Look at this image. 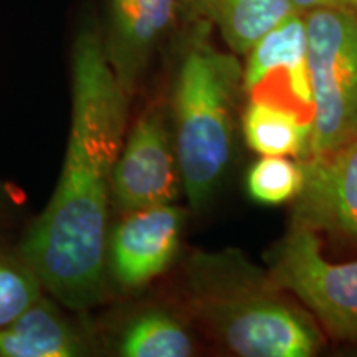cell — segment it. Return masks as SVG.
I'll use <instances>...</instances> for the list:
<instances>
[{
	"label": "cell",
	"instance_id": "6da1fadb",
	"mask_svg": "<svg viewBox=\"0 0 357 357\" xmlns=\"http://www.w3.org/2000/svg\"><path fill=\"white\" fill-rule=\"evenodd\" d=\"M129 100L106 58L101 29L83 26L71 47L63 169L20 247L43 289L73 311H86L106 296L111 185L126 137Z\"/></svg>",
	"mask_w": 357,
	"mask_h": 357
},
{
	"label": "cell",
	"instance_id": "7a4b0ae2",
	"mask_svg": "<svg viewBox=\"0 0 357 357\" xmlns=\"http://www.w3.org/2000/svg\"><path fill=\"white\" fill-rule=\"evenodd\" d=\"M289 296L238 250L194 252L182 270L184 311L235 356L311 357L319 352L324 337L316 319Z\"/></svg>",
	"mask_w": 357,
	"mask_h": 357
},
{
	"label": "cell",
	"instance_id": "3957f363",
	"mask_svg": "<svg viewBox=\"0 0 357 357\" xmlns=\"http://www.w3.org/2000/svg\"><path fill=\"white\" fill-rule=\"evenodd\" d=\"M243 66L195 37L178 61L171 96L172 141L192 211L211 202L231 159Z\"/></svg>",
	"mask_w": 357,
	"mask_h": 357
},
{
	"label": "cell",
	"instance_id": "277c9868",
	"mask_svg": "<svg viewBox=\"0 0 357 357\" xmlns=\"http://www.w3.org/2000/svg\"><path fill=\"white\" fill-rule=\"evenodd\" d=\"M305 24L314 113L301 158L357 137V13L323 6L305 13Z\"/></svg>",
	"mask_w": 357,
	"mask_h": 357
},
{
	"label": "cell",
	"instance_id": "5b68a950",
	"mask_svg": "<svg viewBox=\"0 0 357 357\" xmlns=\"http://www.w3.org/2000/svg\"><path fill=\"white\" fill-rule=\"evenodd\" d=\"M268 273L333 339L357 342V260H326L319 236L291 223L268 253Z\"/></svg>",
	"mask_w": 357,
	"mask_h": 357
},
{
	"label": "cell",
	"instance_id": "8992f818",
	"mask_svg": "<svg viewBox=\"0 0 357 357\" xmlns=\"http://www.w3.org/2000/svg\"><path fill=\"white\" fill-rule=\"evenodd\" d=\"M182 189L166 109L149 106L126 137L113 171L111 199L123 213L174 204Z\"/></svg>",
	"mask_w": 357,
	"mask_h": 357
},
{
	"label": "cell",
	"instance_id": "52a82bcc",
	"mask_svg": "<svg viewBox=\"0 0 357 357\" xmlns=\"http://www.w3.org/2000/svg\"><path fill=\"white\" fill-rule=\"evenodd\" d=\"M298 162L303 184L291 200V223L357 248V137Z\"/></svg>",
	"mask_w": 357,
	"mask_h": 357
},
{
	"label": "cell",
	"instance_id": "ba28073f",
	"mask_svg": "<svg viewBox=\"0 0 357 357\" xmlns=\"http://www.w3.org/2000/svg\"><path fill=\"white\" fill-rule=\"evenodd\" d=\"M242 89L248 100L293 111L312 124L314 102L305 13H291L250 48L242 71Z\"/></svg>",
	"mask_w": 357,
	"mask_h": 357
},
{
	"label": "cell",
	"instance_id": "9c48e42d",
	"mask_svg": "<svg viewBox=\"0 0 357 357\" xmlns=\"http://www.w3.org/2000/svg\"><path fill=\"white\" fill-rule=\"evenodd\" d=\"M185 215L174 204L124 213L108 238V271L118 287L136 291L167 270L181 247Z\"/></svg>",
	"mask_w": 357,
	"mask_h": 357
},
{
	"label": "cell",
	"instance_id": "30bf717a",
	"mask_svg": "<svg viewBox=\"0 0 357 357\" xmlns=\"http://www.w3.org/2000/svg\"><path fill=\"white\" fill-rule=\"evenodd\" d=\"M184 3L187 0H106L102 47L129 96L139 88L155 50Z\"/></svg>",
	"mask_w": 357,
	"mask_h": 357
},
{
	"label": "cell",
	"instance_id": "8fae6325",
	"mask_svg": "<svg viewBox=\"0 0 357 357\" xmlns=\"http://www.w3.org/2000/svg\"><path fill=\"white\" fill-rule=\"evenodd\" d=\"M88 351L83 334L43 294L0 329V357H75Z\"/></svg>",
	"mask_w": 357,
	"mask_h": 357
},
{
	"label": "cell",
	"instance_id": "7c38bea8",
	"mask_svg": "<svg viewBox=\"0 0 357 357\" xmlns=\"http://www.w3.org/2000/svg\"><path fill=\"white\" fill-rule=\"evenodd\" d=\"M211 20L235 55H247L263 35L294 10L291 0H189Z\"/></svg>",
	"mask_w": 357,
	"mask_h": 357
},
{
	"label": "cell",
	"instance_id": "4fadbf2b",
	"mask_svg": "<svg viewBox=\"0 0 357 357\" xmlns=\"http://www.w3.org/2000/svg\"><path fill=\"white\" fill-rule=\"evenodd\" d=\"M242 129L248 147L258 154L301 158L310 142L312 124L293 111L248 100L242 114Z\"/></svg>",
	"mask_w": 357,
	"mask_h": 357
},
{
	"label": "cell",
	"instance_id": "5bb4252c",
	"mask_svg": "<svg viewBox=\"0 0 357 357\" xmlns=\"http://www.w3.org/2000/svg\"><path fill=\"white\" fill-rule=\"evenodd\" d=\"M124 357H187L194 354V339L182 321L167 310H146L128 321L118 337Z\"/></svg>",
	"mask_w": 357,
	"mask_h": 357
},
{
	"label": "cell",
	"instance_id": "9a60e30c",
	"mask_svg": "<svg viewBox=\"0 0 357 357\" xmlns=\"http://www.w3.org/2000/svg\"><path fill=\"white\" fill-rule=\"evenodd\" d=\"M43 294L37 271L22 252L0 245V329L13 323Z\"/></svg>",
	"mask_w": 357,
	"mask_h": 357
},
{
	"label": "cell",
	"instance_id": "2e32d148",
	"mask_svg": "<svg viewBox=\"0 0 357 357\" xmlns=\"http://www.w3.org/2000/svg\"><path fill=\"white\" fill-rule=\"evenodd\" d=\"M303 184L300 162L284 155H263L250 169L247 190L255 202L280 205L291 202Z\"/></svg>",
	"mask_w": 357,
	"mask_h": 357
},
{
	"label": "cell",
	"instance_id": "e0dca14e",
	"mask_svg": "<svg viewBox=\"0 0 357 357\" xmlns=\"http://www.w3.org/2000/svg\"><path fill=\"white\" fill-rule=\"evenodd\" d=\"M294 10L300 13H307L310 10H314V8L328 6V0H291Z\"/></svg>",
	"mask_w": 357,
	"mask_h": 357
},
{
	"label": "cell",
	"instance_id": "ac0fdd59",
	"mask_svg": "<svg viewBox=\"0 0 357 357\" xmlns=\"http://www.w3.org/2000/svg\"><path fill=\"white\" fill-rule=\"evenodd\" d=\"M328 6L347 8V10L357 13V0H328Z\"/></svg>",
	"mask_w": 357,
	"mask_h": 357
}]
</instances>
